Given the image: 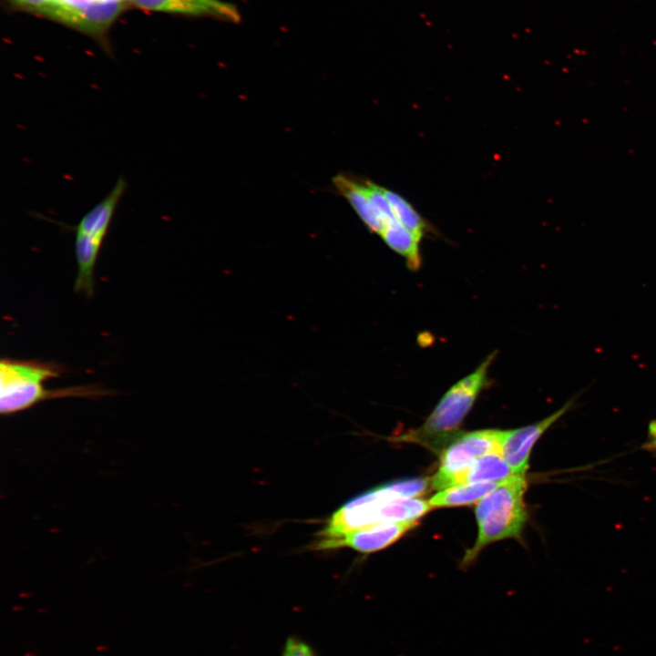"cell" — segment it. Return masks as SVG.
Instances as JSON below:
<instances>
[{"mask_svg": "<svg viewBox=\"0 0 656 656\" xmlns=\"http://www.w3.org/2000/svg\"><path fill=\"white\" fill-rule=\"evenodd\" d=\"M415 478L394 481L370 489L343 504L317 534L314 542L336 539L351 531L377 524L417 521L431 508L428 501L415 498Z\"/></svg>", "mask_w": 656, "mask_h": 656, "instance_id": "cell-1", "label": "cell"}, {"mask_svg": "<svg viewBox=\"0 0 656 656\" xmlns=\"http://www.w3.org/2000/svg\"><path fill=\"white\" fill-rule=\"evenodd\" d=\"M63 369L54 364L38 361L2 359L0 362V412L2 415L28 409L39 402L69 396L97 397L107 395L94 386H74L47 390L45 382L56 378Z\"/></svg>", "mask_w": 656, "mask_h": 656, "instance_id": "cell-2", "label": "cell"}, {"mask_svg": "<svg viewBox=\"0 0 656 656\" xmlns=\"http://www.w3.org/2000/svg\"><path fill=\"white\" fill-rule=\"evenodd\" d=\"M496 356L497 352L491 353L475 371L452 385L420 427L397 439L436 449L448 444L459 434L458 429L478 395L488 385V371Z\"/></svg>", "mask_w": 656, "mask_h": 656, "instance_id": "cell-3", "label": "cell"}, {"mask_svg": "<svg viewBox=\"0 0 656 656\" xmlns=\"http://www.w3.org/2000/svg\"><path fill=\"white\" fill-rule=\"evenodd\" d=\"M526 489L525 476L513 475L479 500L475 508L478 533L474 546L465 555V565L472 562L486 546L520 537L528 518Z\"/></svg>", "mask_w": 656, "mask_h": 656, "instance_id": "cell-4", "label": "cell"}, {"mask_svg": "<svg viewBox=\"0 0 656 656\" xmlns=\"http://www.w3.org/2000/svg\"><path fill=\"white\" fill-rule=\"evenodd\" d=\"M15 9L42 15L84 33L110 53L107 35L128 7L124 0H6Z\"/></svg>", "mask_w": 656, "mask_h": 656, "instance_id": "cell-5", "label": "cell"}, {"mask_svg": "<svg viewBox=\"0 0 656 656\" xmlns=\"http://www.w3.org/2000/svg\"><path fill=\"white\" fill-rule=\"evenodd\" d=\"M503 433L497 429L459 433L442 452L431 487L439 490L452 487L456 477L476 459L491 452L500 453Z\"/></svg>", "mask_w": 656, "mask_h": 656, "instance_id": "cell-6", "label": "cell"}, {"mask_svg": "<svg viewBox=\"0 0 656 656\" xmlns=\"http://www.w3.org/2000/svg\"><path fill=\"white\" fill-rule=\"evenodd\" d=\"M127 186L125 177L120 175L105 198L86 212L77 224L70 227L76 234L75 246L77 248L90 253H99Z\"/></svg>", "mask_w": 656, "mask_h": 656, "instance_id": "cell-7", "label": "cell"}, {"mask_svg": "<svg viewBox=\"0 0 656 656\" xmlns=\"http://www.w3.org/2000/svg\"><path fill=\"white\" fill-rule=\"evenodd\" d=\"M571 405L572 401L570 400L559 410L537 423L504 431L500 443V454L514 475L525 476L532 447L539 437L570 408Z\"/></svg>", "mask_w": 656, "mask_h": 656, "instance_id": "cell-8", "label": "cell"}, {"mask_svg": "<svg viewBox=\"0 0 656 656\" xmlns=\"http://www.w3.org/2000/svg\"><path fill=\"white\" fill-rule=\"evenodd\" d=\"M416 524L417 521H402L369 526L351 531L336 539L313 542L312 548L316 550H324L348 547L368 554L392 545L407 531L414 528Z\"/></svg>", "mask_w": 656, "mask_h": 656, "instance_id": "cell-9", "label": "cell"}, {"mask_svg": "<svg viewBox=\"0 0 656 656\" xmlns=\"http://www.w3.org/2000/svg\"><path fill=\"white\" fill-rule=\"evenodd\" d=\"M128 5L169 14L210 16L239 22L240 12L231 3L222 0H124Z\"/></svg>", "mask_w": 656, "mask_h": 656, "instance_id": "cell-10", "label": "cell"}, {"mask_svg": "<svg viewBox=\"0 0 656 656\" xmlns=\"http://www.w3.org/2000/svg\"><path fill=\"white\" fill-rule=\"evenodd\" d=\"M333 183L367 228L381 235L384 224L369 200L364 179L358 180L349 176L337 175L333 179Z\"/></svg>", "mask_w": 656, "mask_h": 656, "instance_id": "cell-11", "label": "cell"}, {"mask_svg": "<svg viewBox=\"0 0 656 656\" xmlns=\"http://www.w3.org/2000/svg\"><path fill=\"white\" fill-rule=\"evenodd\" d=\"M513 472L499 452H491L476 459L456 479L455 485L478 482H501Z\"/></svg>", "mask_w": 656, "mask_h": 656, "instance_id": "cell-12", "label": "cell"}, {"mask_svg": "<svg viewBox=\"0 0 656 656\" xmlns=\"http://www.w3.org/2000/svg\"><path fill=\"white\" fill-rule=\"evenodd\" d=\"M499 483L478 482L458 485L440 490L428 502L432 508L470 505L482 499L495 489Z\"/></svg>", "mask_w": 656, "mask_h": 656, "instance_id": "cell-13", "label": "cell"}, {"mask_svg": "<svg viewBox=\"0 0 656 656\" xmlns=\"http://www.w3.org/2000/svg\"><path fill=\"white\" fill-rule=\"evenodd\" d=\"M381 236L392 250L406 260L407 267L410 270L416 271L420 268L422 259L419 243L421 241L396 220L385 226Z\"/></svg>", "mask_w": 656, "mask_h": 656, "instance_id": "cell-14", "label": "cell"}, {"mask_svg": "<svg viewBox=\"0 0 656 656\" xmlns=\"http://www.w3.org/2000/svg\"><path fill=\"white\" fill-rule=\"evenodd\" d=\"M395 220L419 241L433 232V227L406 199L395 191L384 188Z\"/></svg>", "mask_w": 656, "mask_h": 656, "instance_id": "cell-15", "label": "cell"}, {"mask_svg": "<svg viewBox=\"0 0 656 656\" xmlns=\"http://www.w3.org/2000/svg\"><path fill=\"white\" fill-rule=\"evenodd\" d=\"M282 656H318L310 643L302 638L291 635L282 647Z\"/></svg>", "mask_w": 656, "mask_h": 656, "instance_id": "cell-16", "label": "cell"}, {"mask_svg": "<svg viewBox=\"0 0 656 656\" xmlns=\"http://www.w3.org/2000/svg\"><path fill=\"white\" fill-rule=\"evenodd\" d=\"M645 446L652 451L656 452V420L651 422L649 425V436L648 441Z\"/></svg>", "mask_w": 656, "mask_h": 656, "instance_id": "cell-17", "label": "cell"}]
</instances>
